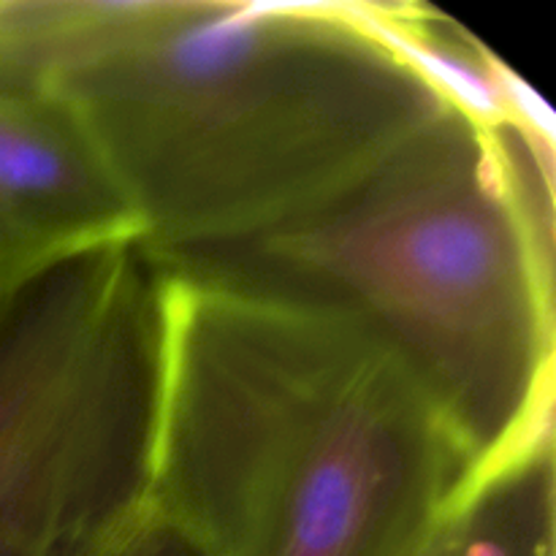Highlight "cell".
<instances>
[{"mask_svg":"<svg viewBox=\"0 0 556 556\" xmlns=\"http://www.w3.org/2000/svg\"><path fill=\"white\" fill-rule=\"evenodd\" d=\"M0 76L71 109L150 248L286 220L454 106L369 3L0 0Z\"/></svg>","mask_w":556,"mask_h":556,"instance_id":"6da1fadb","label":"cell"},{"mask_svg":"<svg viewBox=\"0 0 556 556\" xmlns=\"http://www.w3.org/2000/svg\"><path fill=\"white\" fill-rule=\"evenodd\" d=\"M552 174L554 136L448 106L286 220L147 248L174 280L367 331L434 402L481 478L554 445Z\"/></svg>","mask_w":556,"mask_h":556,"instance_id":"7a4b0ae2","label":"cell"},{"mask_svg":"<svg viewBox=\"0 0 556 556\" xmlns=\"http://www.w3.org/2000/svg\"><path fill=\"white\" fill-rule=\"evenodd\" d=\"M472 478L367 331L163 275L150 508L206 556H400Z\"/></svg>","mask_w":556,"mask_h":556,"instance_id":"3957f363","label":"cell"},{"mask_svg":"<svg viewBox=\"0 0 556 556\" xmlns=\"http://www.w3.org/2000/svg\"><path fill=\"white\" fill-rule=\"evenodd\" d=\"M163 275L87 250L0 309V556H101L150 510Z\"/></svg>","mask_w":556,"mask_h":556,"instance_id":"277c9868","label":"cell"},{"mask_svg":"<svg viewBox=\"0 0 556 556\" xmlns=\"http://www.w3.org/2000/svg\"><path fill=\"white\" fill-rule=\"evenodd\" d=\"M134 239L139 215L71 109L0 76V309L52 266Z\"/></svg>","mask_w":556,"mask_h":556,"instance_id":"5b68a950","label":"cell"},{"mask_svg":"<svg viewBox=\"0 0 556 556\" xmlns=\"http://www.w3.org/2000/svg\"><path fill=\"white\" fill-rule=\"evenodd\" d=\"M400 556H554V445L478 478Z\"/></svg>","mask_w":556,"mask_h":556,"instance_id":"8992f818","label":"cell"},{"mask_svg":"<svg viewBox=\"0 0 556 556\" xmlns=\"http://www.w3.org/2000/svg\"><path fill=\"white\" fill-rule=\"evenodd\" d=\"M101 556H206L174 525L147 510L144 519L130 527L114 546H109Z\"/></svg>","mask_w":556,"mask_h":556,"instance_id":"52a82bcc","label":"cell"}]
</instances>
